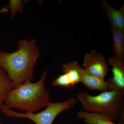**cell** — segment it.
<instances>
[{
  "mask_svg": "<svg viewBox=\"0 0 124 124\" xmlns=\"http://www.w3.org/2000/svg\"><path fill=\"white\" fill-rule=\"evenodd\" d=\"M86 73L92 76L104 80L109 71L108 64L103 54L93 50L90 54H86L83 64Z\"/></svg>",
  "mask_w": 124,
  "mask_h": 124,
  "instance_id": "5b68a950",
  "label": "cell"
},
{
  "mask_svg": "<svg viewBox=\"0 0 124 124\" xmlns=\"http://www.w3.org/2000/svg\"><path fill=\"white\" fill-rule=\"evenodd\" d=\"M77 100L72 97L62 102H51L44 110L38 113H19L7 108L2 105L1 111L8 117L23 119L26 118L36 124H52L55 117L63 111L73 108Z\"/></svg>",
  "mask_w": 124,
  "mask_h": 124,
  "instance_id": "277c9868",
  "label": "cell"
},
{
  "mask_svg": "<svg viewBox=\"0 0 124 124\" xmlns=\"http://www.w3.org/2000/svg\"><path fill=\"white\" fill-rule=\"evenodd\" d=\"M124 95L115 90L102 92L95 96L82 91L78 93L76 99L85 111L103 115L112 121L117 120V124H124Z\"/></svg>",
  "mask_w": 124,
  "mask_h": 124,
  "instance_id": "3957f363",
  "label": "cell"
},
{
  "mask_svg": "<svg viewBox=\"0 0 124 124\" xmlns=\"http://www.w3.org/2000/svg\"><path fill=\"white\" fill-rule=\"evenodd\" d=\"M111 32L113 40V52L115 57L124 62V32L111 25Z\"/></svg>",
  "mask_w": 124,
  "mask_h": 124,
  "instance_id": "9c48e42d",
  "label": "cell"
},
{
  "mask_svg": "<svg viewBox=\"0 0 124 124\" xmlns=\"http://www.w3.org/2000/svg\"><path fill=\"white\" fill-rule=\"evenodd\" d=\"M0 124H2V122H1V121L0 119Z\"/></svg>",
  "mask_w": 124,
  "mask_h": 124,
  "instance_id": "2e32d148",
  "label": "cell"
},
{
  "mask_svg": "<svg viewBox=\"0 0 124 124\" xmlns=\"http://www.w3.org/2000/svg\"><path fill=\"white\" fill-rule=\"evenodd\" d=\"M78 64L77 62H69L62 64L63 73L67 75L70 81L72 88H74L78 83L81 82L80 76L77 69Z\"/></svg>",
  "mask_w": 124,
  "mask_h": 124,
  "instance_id": "7c38bea8",
  "label": "cell"
},
{
  "mask_svg": "<svg viewBox=\"0 0 124 124\" xmlns=\"http://www.w3.org/2000/svg\"><path fill=\"white\" fill-rule=\"evenodd\" d=\"M14 88L13 83L5 69L0 66V112L6 95Z\"/></svg>",
  "mask_w": 124,
  "mask_h": 124,
  "instance_id": "8fae6325",
  "label": "cell"
},
{
  "mask_svg": "<svg viewBox=\"0 0 124 124\" xmlns=\"http://www.w3.org/2000/svg\"><path fill=\"white\" fill-rule=\"evenodd\" d=\"M77 69L80 76L81 82L90 90L101 92L110 90L109 85L105 80L99 79L90 75L79 64L78 65Z\"/></svg>",
  "mask_w": 124,
  "mask_h": 124,
  "instance_id": "52a82bcc",
  "label": "cell"
},
{
  "mask_svg": "<svg viewBox=\"0 0 124 124\" xmlns=\"http://www.w3.org/2000/svg\"><path fill=\"white\" fill-rule=\"evenodd\" d=\"M40 56L36 40L23 39L17 43V50L9 53L0 50V66L13 83L14 88L34 78L35 67Z\"/></svg>",
  "mask_w": 124,
  "mask_h": 124,
  "instance_id": "6da1fadb",
  "label": "cell"
},
{
  "mask_svg": "<svg viewBox=\"0 0 124 124\" xmlns=\"http://www.w3.org/2000/svg\"><path fill=\"white\" fill-rule=\"evenodd\" d=\"M102 6L106 15L110 21L111 25L124 32V7L121 9H116L107 1H102Z\"/></svg>",
  "mask_w": 124,
  "mask_h": 124,
  "instance_id": "ba28073f",
  "label": "cell"
},
{
  "mask_svg": "<svg viewBox=\"0 0 124 124\" xmlns=\"http://www.w3.org/2000/svg\"><path fill=\"white\" fill-rule=\"evenodd\" d=\"M24 2L22 0H10L9 2V7L10 9V16L13 19L18 11L22 13Z\"/></svg>",
  "mask_w": 124,
  "mask_h": 124,
  "instance_id": "5bb4252c",
  "label": "cell"
},
{
  "mask_svg": "<svg viewBox=\"0 0 124 124\" xmlns=\"http://www.w3.org/2000/svg\"><path fill=\"white\" fill-rule=\"evenodd\" d=\"M52 84L54 86H59L67 89L72 88L70 81L66 73L59 76L54 80Z\"/></svg>",
  "mask_w": 124,
  "mask_h": 124,
  "instance_id": "4fadbf2b",
  "label": "cell"
},
{
  "mask_svg": "<svg viewBox=\"0 0 124 124\" xmlns=\"http://www.w3.org/2000/svg\"><path fill=\"white\" fill-rule=\"evenodd\" d=\"M77 116L85 122V124H117L114 123L110 118L106 116L90 113L84 110L78 112Z\"/></svg>",
  "mask_w": 124,
  "mask_h": 124,
  "instance_id": "30bf717a",
  "label": "cell"
},
{
  "mask_svg": "<svg viewBox=\"0 0 124 124\" xmlns=\"http://www.w3.org/2000/svg\"><path fill=\"white\" fill-rule=\"evenodd\" d=\"M9 11V9L7 7H3L0 10V15L2 13H7Z\"/></svg>",
  "mask_w": 124,
  "mask_h": 124,
  "instance_id": "9a60e30c",
  "label": "cell"
},
{
  "mask_svg": "<svg viewBox=\"0 0 124 124\" xmlns=\"http://www.w3.org/2000/svg\"><path fill=\"white\" fill-rule=\"evenodd\" d=\"M108 62L112 67L113 77L106 81L109 85L111 90H116L124 94V62L114 56L109 59Z\"/></svg>",
  "mask_w": 124,
  "mask_h": 124,
  "instance_id": "8992f818",
  "label": "cell"
},
{
  "mask_svg": "<svg viewBox=\"0 0 124 124\" xmlns=\"http://www.w3.org/2000/svg\"><path fill=\"white\" fill-rule=\"evenodd\" d=\"M42 73L35 83L25 82L13 88L6 95L3 105L9 109L14 108L26 113H34L51 103L49 91L45 86L47 72Z\"/></svg>",
  "mask_w": 124,
  "mask_h": 124,
  "instance_id": "7a4b0ae2",
  "label": "cell"
}]
</instances>
